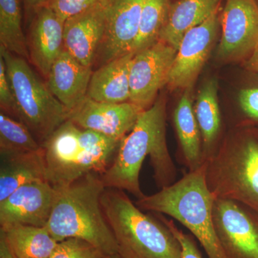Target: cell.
<instances>
[{
  "label": "cell",
  "mask_w": 258,
  "mask_h": 258,
  "mask_svg": "<svg viewBox=\"0 0 258 258\" xmlns=\"http://www.w3.org/2000/svg\"><path fill=\"white\" fill-rule=\"evenodd\" d=\"M192 88L184 90L173 113L179 144V161L187 171L197 170L205 164L201 132L193 108Z\"/></svg>",
  "instance_id": "obj_19"
},
{
  "label": "cell",
  "mask_w": 258,
  "mask_h": 258,
  "mask_svg": "<svg viewBox=\"0 0 258 258\" xmlns=\"http://www.w3.org/2000/svg\"><path fill=\"white\" fill-rule=\"evenodd\" d=\"M0 258H18L2 230H0Z\"/></svg>",
  "instance_id": "obj_32"
},
{
  "label": "cell",
  "mask_w": 258,
  "mask_h": 258,
  "mask_svg": "<svg viewBox=\"0 0 258 258\" xmlns=\"http://www.w3.org/2000/svg\"><path fill=\"white\" fill-rule=\"evenodd\" d=\"M217 93V80H208L200 90L194 108L201 132L205 164L213 157L220 145L222 115Z\"/></svg>",
  "instance_id": "obj_22"
},
{
  "label": "cell",
  "mask_w": 258,
  "mask_h": 258,
  "mask_svg": "<svg viewBox=\"0 0 258 258\" xmlns=\"http://www.w3.org/2000/svg\"><path fill=\"white\" fill-rule=\"evenodd\" d=\"M41 144L20 120L0 113V156L37 152Z\"/></svg>",
  "instance_id": "obj_25"
},
{
  "label": "cell",
  "mask_w": 258,
  "mask_h": 258,
  "mask_svg": "<svg viewBox=\"0 0 258 258\" xmlns=\"http://www.w3.org/2000/svg\"><path fill=\"white\" fill-rule=\"evenodd\" d=\"M154 214L170 229L171 232L179 240L181 244L182 258H203L201 252L198 248V244L195 241V237L192 235L185 233L176 225L174 220L166 218L162 214Z\"/></svg>",
  "instance_id": "obj_30"
},
{
  "label": "cell",
  "mask_w": 258,
  "mask_h": 258,
  "mask_svg": "<svg viewBox=\"0 0 258 258\" xmlns=\"http://www.w3.org/2000/svg\"><path fill=\"white\" fill-rule=\"evenodd\" d=\"M222 0H177L170 3L159 40L178 50L185 34L221 9Z\"/></svg>",
  "instance_id": "obj_18"
},
{
  "label": "cell",
  "mask_w": 258,
  "mask_h": 258,
  "mask_svg": "<svg viewBox=\"0 0 258 258\" xmlns=\"http://www.w3.org/2000/svg\"><path fill=\"white\" fill-rule=\"evenodd\" d=\"M0 55L18 110V119L25 123L42 144L68 120L69 111L34 72L26 59L0 46Z\"/></svg>",
  "instance_id": "obj_7"
},
{
  "label": "cell",
  "mask_w": 258,
  "mask_h": 258,
  "mask_svg": "<svg viewBox=\"0 0 258 258\" xmlns=\"http://www.w3.org/2000/svg\"><path fill=\"white\" fill-rule=\"evenodd\" d=\"M37 181H47L42 148L37 152L0 156V203L20 186Z\"/></svg>",
  "instance_id": "obj_21"
},
{
  "label": "cell",
  "mask_w": 258,
  "mask_h": 258,
  "mask_svg": "<svg viewBox=\"0 0 258 258\" xmlns=\"http://www.w3.org/2000/svg\"><path fill=\"white\" fill-rule=\"evenodd\" d=\"M92 74V68L81 64L64 50L51 67L47 85L70 112L87 97Z\"/></svg>",
  "instance_id": "obj_17"
},
{
  "label": "cell",
  "mask_w": 258,
  "mask_h": 258,
  "mask_svg": "<svg viewBox=\"0 0 258 258\" xmlns=\"http://www.w3.org/2000/svg\"><path fill=\"white\" fill-rule=\"evenodd\" d=\"M99 249L86 241L77 238L58 242L49 258H106Z\"/></svg>",
  "instance_id": "obj_27"
},
{
  "label": "cell",
  "mask_w": 258,
  "mask_h": 258,
  "mask_svg": "<svg viewBox=\"0 0 258 258\" xmlns=\"http://www.w3.org/2000/svg\"><path fill=\"white\" fill-rule=\"evenodd\" d=\"M106 258H122L120 257L119 254H114V255L110 256V257H107Z\"/></svg>",
  "instance_id": "obj_35"
},
{
  "label": "cell",
  "mask_w": 258,
  "mask_h": 258,
  "mask_svg": "<svg viewBox=\"0 0 258 258\" xmlns=\"http://www.w3.org/2000/svg\"><path fill=\"white\" fill-rule=\"evenodd\" d=\"M166 123V102L162 96L141 113L132 132L120 141L111 165L101 175L106 188L126 191L137 200L145 196L139 175L147 157L159 189L175 182L177 169L168 149Z\"/></svg>",
  "instance_id": "obj_1"
},
{
  "label": "cell",
  "mask_w": 258,
  "mask_h": 258,
  "mask_svg": "<svg viewBox=\"0 0 258 258\" xmlns=\"http://www.w3.org/2000/svg\"><path fill=\"white\" fill-rule=\"evenodd\" d=\"M0 106L5 114L18 119V110L11 85L7 74L6 66L0 55Z\"/></svg>",
  "instance_id": "obj_29"
},
{
  "label": "cell",
  "mask_w": 258,
  "mask_h": 258,
  "mask_svg": "<svg viewBox=\"0 0 258 258\" xmlns=\"http://www.w3.org/2000/svg\"><path fill=\"white\" fill-rule=\"evenodd\" d=\"M64 22L47 6L32 17L28 37L30 60L46 78L64 49Z\"/></svg>",
  "instance_id": "obj_16"
},
{
  "label": "cell",
  "mask_w": 258,
  "mask_h": 258,
  "mask_svg": "<svg viewBox=\"0 0 258 258\" xmlns=\"http://www.w3.org/2000/svg\"><path fill=\"white\" fill-rule=\"evenodd\" d=\"M120 141L66 120L41 144L47 181L58 189L89 173L102 175L114 159Z\"/></svg>",
  "instance_id": "obj_4"
},
{
  "label": "cell",
  "mask_w": 258,
  "mask_h": 258,
  "mask_svg": "<svg viewBox=\"0 0 258 258\" xmlns=\"http://www.w3.org/2000/svg\"><path fill=\"white\" fill-rule=\"evenodd\" d=\"M171 0H145L139 24V33L132 53L152 46L159 41Z\"/></svg>",
  "instance_id": "obj_26"
},
{
  "label": "cell",
  "mask_w": 258,
  "mask_h": 258,
  "mask_svg": "<svg viewBox=\"0 0 258 258\" xmlns=\"http://www.w3.org/2000/svg\"><path fill=\"white\" fill-rule=\"evenodd\" d=\"M220 10L185 34L169 74L166 85L169 89L193 87L218 36Z\"/></svg>",
  "instance_id": "obj_11"
},
{
  "label": "cell",
  "mask_w": 258,
  "mask_h": 258,
  "mask_svg": "<svg viewBox=\"0 0 258 258\" xmlns=\"http://www.w3.org/2000/svg\"><path fill=\"white\" fill-rule=\"evenodd\" d=\"M0 46L30 60L28 40L22 27L20 0H0Z\"/></svg>",
  "instance_id": "obj_24"
},
{
  "label": "cell",
  "mask_w": 258,
  "mask_h": 258,
  "mask_svg": "<svg viewBox=\"0 0 258 258\" xmlns=\"http://www.w3.org/2000/svg\"><path fill=\"white\" fill-rule=\"evenodd\" d=\"M177 50L159 41L134 54L130 72L129 102L142 110L150 108L158 92L166 86Z\"/></svg>",
  "instance_id": "obj_10"
},
{
  "label": "cell",
  "mask_w": 258,
  "mask_h": 258,
  "mask_svg": "<svg viewBox=\"0 0 258 258\" xmlns=\"http://www.w3.org/2000/svg\"><path fill=\"white\" fill-rule=\"evenodd\" d=\"M108 0H50L45 6L50 8L63 22L81 14L98 3Z\"/></svg>",
  "instance_id": "obj_28"
},
{
  "label": "cell",
  "mask_w": 258,
  "mask_h": 258,
  "mask_svg": "<svg viewBox=\"0 0 258 258\" xmlns=\"http://www.w3.org/2000/svg\"><path fill=\"white\" fill-rule=\"evenodd\" d=\"M238 101L244 116L249 121L258 123V86L241 90Z\"/></svg>",
  "instance_id": "obj_31"
},
{
  "label": "cell",
  "mask_w": 258,
  "mask_h": 258,
  "mask_svg": "<svg viewBox=\"0 0 258 258\" xmlns=\"http://www.w3.org/2000/svg\"><path fill=\"white\" fill-rule=\"evenodd\" d=\"M205 164L215 198L242 204L258 214L257 133L244 132L222 143Z\"/></svg>",
  "instance_id": "obj_6"
},
{
  "label": "cell",
  "mask_w": 258,
  "mask_h": 258,
  "mask_svg": "<svg viewBox=\"0 0 258 258\" xmlns=\"http://www.w3.org/2000/svg\"><path fill=\"white\" fill-rule=\"evenodd\" d=\"M257 3H258V0H257Z\"/></svg>",
  "instance_id": "obj_36"
},
{
  "label": "cell",
  "mask_w": 258,
  "mask_h": 258,
  "mask_svg": "<svg viewBox=\"0 0 258 258\" xmlns=\"http://www.w3.org/2000/svg\"><path fill=\"white\" fill-rule=\"evenodd\" d=\"M57 190L47 181L20 186L0 203V226L45 227L55 203Z\"/></svg>",
  "instance_id": "obj_13"
},
{
  "label": "cell",
  "mask_w": 258,
  "mask_h": 258,
  "mask_svg": "<svg viewBox=\"0 0 258 258\" xmlns=\"http://www.w3.org/2000/svg\"><path fill=\"white\" fill-rule=\"evenodd\" d=\"M220 23L218 58L225 62L247 60L258 46L257 0H225Z\"/></svg>",
  "instance_id": "obj_9"
},
{
  "label": "cell",
  "mask_w": 258,
  "mask_h": 258,
  "mask_svg": "<svg viewBox=\"0 0 258 258\" xmlns=\"http://www.w3.org/2000/svg\"><path fill=\"white\" fill-rule=\"evenodd\" d=\"M0 230L18 258H49L58 243L45 227L13 225Z\"/></svg>",
  "instance_id": "obj_23"
},
{
  "label": "cell",
  "mask_w": 258,
  "mask_h": 258,
  "mask_svg": "<svg viewBox=\"0 0 258 258\" xmlns=\"http://www.w3.org/2000/svg\"><path fill=\"white\" fill-rule=\"evenodd\" d=\"M50 0H23L25 10L28 14L35 15L37 10L43 8Z\"/></svg>",
  "instance_id": "obj_33"
},
{
  "label": "cell",
  "mask_w": 258,
  "mask_h": 258,
  "mask_svg": "<svg viewBox=\"0 0 258 258\" xmlns=\"http://www.w3.org/2000/svg\"><path fill=\"white\" fill-rule=\"evenodd\" d=\"M106 189L101 175L89 173L57 190L45 227L57 242L77 238L99 249L106 257L118 254V245L101 208Z\"/></svg>",
  "instance_id": "obj_2"
},
{
  "label": "cell",
  "mask_w": 258,
  "mask_h": 258,
  "mask_svg": "<svg viewBox=\"0 0 258 258\" xmlns=\"http://www.w3.org/2000/svg\"><path fill=\"white\" fill-rule=\"evenodd\" d=\"M215 199L207 184L204 164L158 192L139 199L135 204L143 211L162 214L184 226L208 258H226L214 225Z\"/></svg>",
  "instance_id": "obj_3"
},
{
  "label": "cell",
  "mask_w": 258,
  "mask_h": 258,
  "mask_svg": "<svg viewBox=\"0 0 258 258\" xmlns=\"http://www.w3.org/2000/svg\"><path fill=\"white\" fill-rule=\"evenodd\" d=\"M108 2L98 3L64 23V49L88 67L95 64L104 35Z\"/></svg>",
  "instance_id": "obj_15"
},
{
  "label": "cell",
  "mask_w": 258,
  "mask_h": 258,
  "mask_svg": "<svg viewBox=\"0 0 258 258\" xmlns=\"http://www.w3.org/2000/svg\"><path fill=\"white\" fill-rule=\"evenodd\" d=\"M145 0H109L104 35L97 53L100 66L132 52Z\"/></svg>",
  "instance_id": "obj_12"
},
{
  "label": "cell",
  "mask_w": 258,
  "mask_h": 258,
  "mask_svg": "<svg viewBox=\"0 0 258 258\" xmlns=\"http://www.w3.org/2000/svg\"><path fill=\"white\" fill-rule=\"evenodd\" d=\"M134 54L102 64L93 72L87 97L100 103H120L130 99L129 72Z\"/></svg>",
  "instance_id": "obj_20"
},
{
  "label": "cell",
  "mask_w": 258,
  "mask_h": 258,
  "mask_svg": "<svg viewBox=\"0 0 258 258\" xmlns=\"http://www.w3.org/2000/svg\"><path fill=\"white\" fill-rule=\"evenodd\" d=\"M246 69L258 74V46L250 57L245 60Z\"/></svg>",
  "instance_id": "obj_34"
},
{
  "label": "cell",
  "mask_w": 258,
  "mask_h": 258,
  "mask_svg": "<svg viewBox=\"0 0 258 258\" xmlns=\"http://www.w3.org/2000/svg\"><path fill=\"white\" fill-rule=\"evenodd\" d=\"M215 231L226 258H258V214L242 204L215 199Z\"/></svg>",
  "instance_id": "obj_8"
},
{
  "label": "cell",
  "mask_w": 258,
  "mask_h": 258,
  "mask_svg": "<svg viewBox=\"0 0 258 258\" xmlns=\"http://www.w3.org/2000/svg\"><path fill=\"white\" fill-rule=\"evenodd\" d=\"M102 210L122 258H182L181 244L153 212L145 213L125 191L106 188Z\"/></svg>",
  "instance_id": "obj_5"
},
{
  "label": "cell",
  "mask_w": 258,
  "mask_h": 258,
  "mask_svg": "<svg viewBox=\"0 0 258 258\" xmlns=\"http://www.w3.org/2000/svg\"><path fill=\"white\" fill-rule=\"evenodd\" d=\"M143 111L129 101L100 103L86 97L81 104L69 112L68 120L81 128L122 140L132 132Z\"/></svg>",
  "instance_id": "obj_14"
}]
</instances>
